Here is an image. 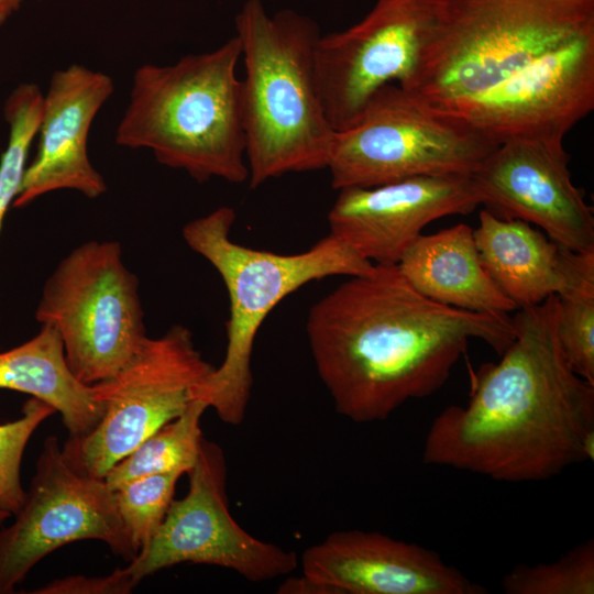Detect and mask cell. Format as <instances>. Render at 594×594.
<instances>
[{
    "instance_id": "6da1fadb",
    "label": "cell",
    "mask_w": 594,
    "mask_h": 594,
    "mask_svg": "<svg viewBox=\"0 0 594 594\" xmlns=\"http://www.w3.org/2000/svg\"><path fill=\"white\" fill-rule=\"evenodd\" d=\"M306 331L337 411L356 424L385 420L439 391L471 340L501 355L515 339L508 315L436 302L397 265L350 276L310 308Z\"/></svg>"
},
{
    "instance_id": "7a4b0ae2",
    "label": "cell",
    "mask_w": 594,
    "mask_h": 594,
    "mask_svg": "<svg viewBox=\"0 0 594 594\" xmlns=\"http://www.w3.org/2000/svg\"><path fill=\"white\" fill-rule=\"evenodd\" d=\"M515 339L481 366L465 406L430 424L421 460L503 482L544 481L594 458V385L558 338V297L518 309Z\"/></svg>"
},
{
    "instance_id": "3957f363",
    "label": "cell",
    "mask_w": 594,
    "mask_h": 594,
    "mask_svg": "<svg viewBox=\"0 0 594 594\" xmlns=\"http://www.w3.org/2000/svg\"><path fill=\"white\" fill-rule=\"evenodd\" d=\"M234 24L245 65L242 117L250 187L327 168L336 131L316 77L317 23L290 9L271 15L262 0H246Z\"/></svg>"
},
{
    "instance_id": "277c9868",
    "label": "cell",
    "mask_w": 594,
    "mask_h": 594,
    "mask_svg": "<svg viewBox=\"0 0 594 594\" xmlns=\"http://www.w3.org/2000/svg\"><path fill=\"white\" fill-rule=\"evenodd\" d=\"M240 58L234 35L170 65L140 66L116 130L117 144L147 148L162 165L183 169L199 183L249 180Z\"/></svg>"
},
{
    "instance_id": "5b68a950",
    "label": "cell",
    "mask_w": 594,
    "mask_h": 594,
    "mask_svg": "<svg viewBox=\"0 0 594 594\" xmlns=\"http://www.w3.org/2000/svg\"><path fill=\"white\" fill-rule=\"evenodd\" d=\"M592 32L594 0H436L402 88L431 108L473 98Z\"/></svg>"
},
{
    "instance_id": "8992f818",
    "label": "cell",
    "mask_w": 594,
    "mask_h": 594,
    "mask_svg": "<svg viewBox=\"0 0 594 594\" xmlns=\"http://www.w3.org/2000/svg\"><path fill=\"white\" fill-rule=\"evenodd\" d=\"M234 221L233 208L219 207L185 224L183 239L216 268L230 301L224 359L194 388L193 396L224 424L238 426L244 420L251 396L255 337L268 314L312 280L369 275L375 265L330 233L296 254L251 249L231 239Z\"/></svg>"
},
{
    "instance_id": "52a82bcc",
    "label": "cell",
    "mask_w": 594,
    "mask_h": 594,
    "mask_svg": "<svg viewBox=\"0 0 594 594\" xmlns=\"http://www.w3.org/2000/svg\"><path fill=\"white\" fill-rule=\"evenodd\" d=\"M35 318L57 330L70 371L87 385L116 374L147 338L139 280L117 241L72 250L46 279Z\"/></svg>"
},
{
    "instance_id": "ba28073f",
    "label": "cell",
    "mask_w": 594,
    "mask_h": 594,
    "mask_svg": "<svg viewBox=\"0 0 594 594\" xmlns=\"http://www.w3.org/2000/svg\"><path fill=\"white\" fill-rule=\"evenodd\" d=\"M497 146L389 84L373 96L352 127L336 132L327 168L337 190L417 176L471 175Z\"/></svg>"
},
{
    "instance_id": "9c48e42d",
    "label": "cell",
    "mask_w": 594,
    "mask_h": 594,
    "mask_svg": "<svg viewBox=\"0 0 594 594\" xmlns=\"http://www.w3.org/2000/svg\"><path fill=\"white\" fill-rule=\"evenodd\" d=\"M213 369L184 326L147 337L122 369L91 385L102 416L90 431L68 437L62 447L66 461L82 475L105 479L118 461L185 411L194 388Z\"/></svg>"
},
{
    "instance_id": "30bf717a",
    "label": "cell",
    "mask_w": 594,
    "mask_h": 594,
    "mask_svg": "<svg viewBox=\"0 0 594 594\" xmlns=\"http://www.w3.org/2000/svg\"><path fill=\"white\" fill-rule=\"evenodd\" d=\"M187 475L186 495L173 499L151 541L123 568L134 586L180 563L230 569L250 582L274 580L296 570L299 561L293 550L255 538L232 517L227 461L219 444L202 438Z\"/></svg>"
},
{
    "instance_id": "8fae6325",
    "label": "cell",
    "mask_w": 594,
    "mask_h": 594,
    "mask_svg": "<svg viewBox=\"0 0 594 594\" xmlns=\"http://www.w3.org/2000/svg\"><path fill=\"white\" fill-rule=\"evenodd\" d=\"M14 521L0 529V594H11L47 554L79 540L105 542L131 561L138 553L103 479L66 461L58 439L44 440L35 473Z\"/></svg>"
},
{
    "instance_id": "7c38bea8",
    "label": "cell",
    "mask_w": 594,
    "mask_h": 594,
    "mask_svg": "<svg viewBox=\"0 0 594 594\" xmlns=\"http://www.w3.org/2000/svg\"><path fill=\"white\" fill-rule=\"evenodd\" d=\"M436 0H376L356 24L319 36L318 88L336 132L352 127L384 86L404 87L418 63Z\"/></svg>"
},
{
    "instance_id": "4fadbf2b",
    "label": "cell",
    "mask_w": 594,
    "mask_h": 594,
    "mask_svg": "<svg viewBox=\"0 0 594 594\" xmlns=\"http://www.w3.org/2000/svg\"><path fill=\"white\" fill-rule=\"evenodd\" d=\"M432 109L498 145L515 139L563 140L594 109V32L480 96Z\"/></svg>"
},
{
    "instance_id": "5bb4252c",
    "label": "cell",
    "mask_w": 594,
    "mask_h": 594,
    "mask_svg": "<svg viewBox=\"0 0 594 594\" xmlns=\"http://www.w3.org/2000/svg\"><path fill=\"white\" fill-rule=\"evenodd\" d=\"M563 140L501 143L471 174L481 205L502 219L543 229L559 245L594 251V215L574 186Z\"/></svg>"
},
{
    "instance_id": "9a60e30c",
    "label": "cell",
    "mask_w": 594,
    "mask_h": 594,
    "mask_svg": "<svg viewBox=\"0 0 594 594\" xmlns=\"http://www.w3.org/2000/svg\"><path fill=\"white\" fill-rule=\"evenodd\" d=\"M481 205L471 175L417 176L374 187L339 189L330 234L374 265H397L430 222Z\"/></svg>"
},
{
    "instance_id": "2e32d148",
    "label": "cell",
    "mask_w": 594,
    "mask_h": 594,
    "mask_svg": "<svg viewBox=\"0 0 594 594\" xmlns=\"http://www.w3.org/2000/svg\"><path fill=\"white\" fill-rule=\"evenodd\" d=\"M302 575L326 594H484L441 556L378 531H336L307 548Z\"/></svg>"
},
{
    "instance_id": "e0dca14e",
    "label": "cell",
    "mask_w": 594,
    "mask_h": 594,
    "mask_svg": "<svg viewBox=\"0 0 594 594\" xmlns=\"http://www.w3.org/2000/svg\"><path fill=\"white\" fill-rule=\"evenodd\" d=\"M113 89L109 75L79 64L52 75L44 95L37 152L25 168L13 208L55 190H76L89 199L107 191L87 145L90 127Z\"/></svg>"
},
{
    "instance_id": "ac0fdd59",
    "label": "cell",
    "mask_w": 594,
    "mask_h": 594,
    "mask_svg": "<svg viewBox=\"0 0 594 594\" xmlns=\"http://www.w3.org/2000/svg\"><path fill=\"white\" fill-rule=\"evenodd\" d=\"M397 266L417 292L436 302L499 315L517 309L484 268L473 229L465 223L420 234Z\"/></svg>"
},
{
    "instance_id": "d6986e66",
    "label": "cell",
    "mask_w": 594,
    "mask_h": 594,
    "mask_svg": "<svg viewBox=\"0 0 594 594\" xmlns=\"http://www.w3.org/2000/svg\"><path fill=\"white\" fill-rule=\"evenodd\" d=\"M473 237L481 262L517 307H530L557 295L564 284L563 246L520 219L480 212Z\"/></svg>"
},
{
    "instance_id": "ffe728a7",
    "label": "cell",
    "mask_w": 594,
    "mask_h": 594,
    "mask_svg": "<svg viewBox=\"0 0 594 594\" xmlns=\"http://www.w3.org/2000/svg\"><path fill=\"white\" fill-rule=\"evenodd\" d=\"M0 389L29 394L62 416L69 436L90 431L102 416L91 385L81 383L70 371L57 330L41 324L30 340L0 350Z\"/></svg>"
},
{
    "instance_id": "44dd1931",
    "label": "cell",
    "mask_w": 594,
    "mask_h": 594,
    "mask_svg": "<svg viewBox=\"0 0 594 594\" xmlns=\"http://www.w3.org/2000/svg\"><path fill=\"white\" fill-rule=\"evenodd\" d=\"M207 408L204 402L191 400L182 415L160 427L118 461L103 479L107 485L114 491L145 475L166 472L187 474L199 454L204 438L200 422Z\"/></svg>"
},
{
    "instance_id": "7402d4cb",
    "label": "cell",
    "mask_w": 594,
    "mask_h": 594,
    "mask_svg": "<svg viewBox=\"0 0 594 594\" xmlns=\"http://www.w3.org/2000/svg\"><path fill=\"white\" fill-rule=\"evenodd\" d=\"M558 338L574 373L594 385V251L564 249Z\"/></svg>"
},
{
    "instance_id": "603a6c76",
    "label": "cell",
    "mask_w": 594,
    "mask_h": 594,
    "mask_svg": "<svg viewBox=\"0 0 594 594\" xmlns=\"http://www.w3.org/2000/svg\"><path fill=\"white\" fill-rule=\"evenodd\" d=\"M502 587L506 594H594V539L556 561L516 565L504 575Z\"/></svg>"
},
{
    "instance_id": "cb8c5ba5",
    "label": "cell",
    "mask_w": 594,
    "mask_h": 594,
    "mask_svg": "<svg viewBox=\"0 0 594 594\" xmlns=\"http://www.w3.org/2000/svg\"><path fill=\"white\" fill-rule=\"evenodd\" d=\"M42 112L43 100L32 91H14L4 102L3 116L9 125V138L0 157V231L7 212L20 191L29 151L37 135Z\"/></svg>"
},
{
    "instance_id": "d4e9b609",
    "label": "cell",
    "mask_w": 594,
    "mask_h": 594,
    "mask_svg": "<svg viewBox=\"0 0 594 594\" xmlns=\"http://www.w3.org/2000/svg\"><path fill=\"white\" fill-rule=\"evenodd\" d=\"M179 472H166L131 480L114 490L120 517L138 551L162 525L174 499Z\"/></svg>"
},
{
    "instance_id": "484cf974",
    "label": "cell",
    "mask_w": 594,
    "mask_h": 594,
    "mask_svg": "<svg viewBox=\"0 0 594 594\" xmlns=\"http://www.w3.org/2000/svg\"><path fill=\"white\" fill-rule=\"evenodd\" d=\"M55 409L35 398H29L22 415L15 420L0 424V508L14 515L24 503L26 491L21 482L24 450L37 427Z\"/></svg>"
},
{
    "instance_id": "4316f807",
    "label": "cell",
    "mask_w": 594,
    "mask_h": 594,
    "mask_svg": "<svg viewBox=\"0 0 594 594\" xmlns=\"http://www.w3.org/2000/svg\"><path fill=\"white\" fill-rule=\"evenodd\" d=\"M124 569H116L105 576L69 575L54 580L32 594H128L134 588Z\"/></svg>"
},
{
    "instance_id": "83f0119b",
    "label": "cell",
    "mask_w": 594,
    "mask_h": 594,
    "mask_svg": "<svg viewBox=\"0 0 594 594\" xmlns=\"http://www.w3.org/2000/svg\"><path fill=\"white\" fill-rule=\"evenodd\" d=\"M22 2L23 0H0V26L20 9Z\"/></svg>"
},
{
    "instance_id": "f1b7e54d",
    "label": "cell",
    "mask_w": 594,
    "mask_h": 594,
    "mask_svg": "<svg viewBox=\"0 0 594 594\" xmlns=\"http://www.w3.org/2000/svg\"><path fill=\"white\" fill-rule=\"evenodd\" d=\"M10 516H12L10 513L0 508V524L8 519Z\"/></svg>"
}]
</instances>
